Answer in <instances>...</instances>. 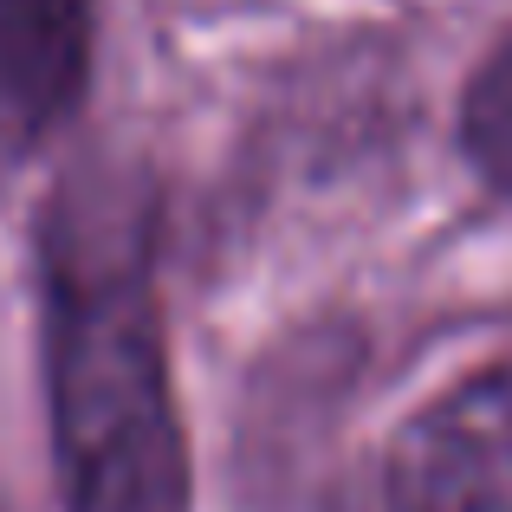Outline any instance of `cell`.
<instances>
[{"instance_id":"6da1fadb","label":"cell","mask_w":512,"mask_h":512,"mask_svg":"<svg viewBox=\"0 0 512 512\" xmlns=\"http://www.w3.org/2000/svg\"><path fill=\"white\" fill-rule=\"evenodd\" d=\"M65 512H188V441L156 305V201L91 169L39 227Z\"/></svg>"},{"instance_id":"7a4b0ae2","label":"cell","mask_w":512,"mask_h":512,"mask_svg":"<svg viewBox=\"0 0 512 512\" xmlns=\"http://www.w3.org/2000/svg\"><path fill=\"white\" fill-rule=\"evenodd\" d=\"M389 512H512V363L409 415L389 448Z\"/></svg>"},{"instance_id":"3957f363","label":"cell","mask_w":512,"mask_h":512,"mask_svg":"<svg viewBox=\"0 0 512 512\" xmlns=\"http://www.w3.org/2000/svg\"><path fill=\"white\" fill-rule=\"evenodd\" d=\"M98 0H0V150H33L72 117Z\"/></svg>"},{"instance_id":"277c9868","label":"cell","mask_w":512,"mask_h":512,"mask_svg":"<svg viewBox=\"0 0 512 512\" xmlns=\"http://www.w3.org/2000/svg\"><path fill=\"white\" fill-rule=\"evenodd\" d=\"M461 137L474 169L487 175L493 188L512 195V33L493 46V59L474 72L467 85V117H461Z\"/></svg>"}]
</instances>
